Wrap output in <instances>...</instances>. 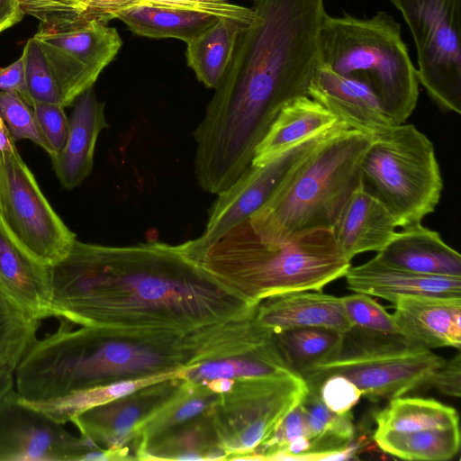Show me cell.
I'll return each mask as SVG.
<instances>
[{
  "label": "cell",
  "instance_id": "cell-40",
  "mask_svg": "<svg viewBox=\"0 0 461 461\" xmlns=\"http://www.w3.org/2000/svg\"><path fill=\"white\" fill-rule=\"evenodd\" d=\"M307 437L308 428L300 402L281 420L275 431L261 443L247 460H283L290 444Z\"/></svg>",
  "mask_w": 461,
  "mask_h": 461
},
{
  "label": "cell",
  "instance_id": "cell-27",
  "mask_svg": "<svg viewBox=\"0 0 461 461\" xmlns=\"http://www.w3.org/2000/svg\"><path fill=\"white\" fill-rule=\"evenodd\" d=\"M289 374L294 373L281 360L268 334V339L260 344L203 361L182 370L181 376L193 383H207Z\"/></svg>",
  "mask_w": 461,
  "mask_h": 461
},
{
  "label": "cell",
  "instance_id": "cell-23",
  "mask_svg": "<svg viewBox=\"0 0 461 461\" xmlns=\"http://www.w3.org/2000/svg\"><path fill=\"white\" fill-rule=\"evenodd\" d=\"M393 267L420 275L461 277V256L440 234L421 223L396 231L375 256Z\"/></svg>",
  "mask_w": 461,
  "mask_h": 461
},
{
  "label": "cell",
  "instance_id": "cell-11",
  "mask_svg": "<svg viewBox=\"0 0 461 461\" xmlns=\"http://www.w3.org/2000/svg\"><path fill=\"white\" fill-rule=\"evenodd\" d=\"M0 215L15 239L45 266L64 258L76 240L17 149L0 150Z\"/></svg>",
  "mask_w": 461,
  "mask_h": 461
},
{
  "label": "cell",
  "instance_id": "cell-29",
  "mask_svg": "<svg viewBox=\"0 0 461 461\" xmlns=\"http://www.w3.org/2000/svg\"><path fill=\"white\" fill-rule=\"evenodd\" d=\"M244 26L232 20L218 18L186 43L187 64L206 87L216 89L221 82Z\"/></svg>",
  "mask_w": 461,
  "mask_h": 461
},
{
  "label": "cell",
  "instance_id": "cell-9",
  "mask_svg": "<svg viewBox=\"0 0 461 461\" xmlns=\"http://www.w3.org/2000/svg\"><path fill=\"white\" fill-rule=\"evenodd\" d=\"M308 390L298 375L231 379L211 410L228 460H247Z\"/></svg>",
  "mask_w": 461,
  "mask_h": 461
},
{
  "label": "cell",
  "instance_id": "cell-44",
  "mask_svg": "<svg viewBox=\"0 0 461 461\" xmlns=\"http://www.w3.org/2000/svg\"><path fill=\"white\" fill-rule=\"evenodd\" d=\"M12 91L17 92L32 106L26 88L23 54L14 63L0 68V92Z\"/></svg>",
  "mask_w": 461,
  "mask_h": 461
},
{
  "label": "cell",
  "instance_id": "cell-10",
  "mask_svg": "<svg viewBox=\"0 0 461 461\" xmlns=\"http://www.w3.org/2000/svg\"><path fill=\"white\" fill-rule=\"evenodd\" d=\"M414 41L419 83L443 110L461 113V0H391Z\"/></svg>",
  "mask_w": 461,
  "mask_h": 461
},
{
  "label": "cell",
  "instance_id": "cell-21",
  "mask_svg": "<svg viewBox=\"0 0 461 461\" xmlns=\"http://www.w3.org/2000/svg\"><path fill=\"white\" fill-rule=\"evenodd\" d=\"M344 277L354 293L390 302L402 296H461V277L420 275L386 264L376 257L351 267Z\"/></svg>",
  "mask_w": 461,
  "mask_h": 461
},
{
  "label": "cell",
  "instance_id": "cell-15",
  "mask_svg": "<svg viewBox=\"0 0 461 461\" xmlns=\"http://www.w3.org/2000/svg\"><path fill=\"white\" fill-rule=\"evenodd\" d=\"M326 131L294 145L262 166L250 165L229 188L218 194L209 212L204 232L181 244L185 253L190 258H195L255 213L269 199L294 162Z\"/></svg>",
  "mask_w": 461,
  "mask_h": 461
},
{
  "label": "cell",
  "instance_id": "cell-41",
  "mask_svg": "<svg viewBox=\"0 0 461 461\" xmlns=\"http://www.w3.org/2000/svg\"><path fill=\"white\" fill-rule=\"evenodd\" d=\"M38 124L50 146L54 158L64 149L68 134V118L65 107L52 104H33Z\"/></svg>",
  "mask_w": 461,
  "mask_h": 461
},
{
  "label": "cell",
  "instance_id": "cell-24",
  "mask_svg": "<svg viewBox=\"0 0 461 461\" xmlns=\"http://www.w3.org/2000/svg\"><path fill=\"white\" fill-rule=\"evenodd\" d=\"M339 121L308 95L291 99L280 109L256 147L251 165L267 163L294 145L326 131Z\"/></svg>",
  "mask_w": 461,
  "mask_h": 461
},
{
  "label": "cell",
  "instance_id": "cell-2",
  "mask_svg": "<svg viewBox=\"0 0 461 461\" xmlns=\"http://www.w3.org/2000/svg\"><path fill=\"white\" fill-rule=\"evenodd\" d=\"M49 272L53 317L86 327L185 332L240 318L253 306L180 244L118 247L76 240Z\"/></svg>",
  "mask_w": 461,
  "mask_h": 461
},
{
  "label": "cell",
  "instance_id": "cell-4",
  "mask_svg": "<svg viewBox=\"0 0 461 461\" xmlns=\"http://www.w3.org/2000/svg\"><path fill=\"white\" fill-rule=\"evenodd\" d=\"M192 259L251 304L288 292L320 291L344 277L350 267L332 230H314L274 241L258 235L249 219Z\"/></svg>",
  "mask_w": 461,
  "mask_h": 461
},
{
  "label": "cell",
  "instance_id": "cell-28",
  "mask_svg": "<svg viewBox=\"0 0 461 461\" xmlns=\"http://www.w3.org/2000/svg\"><path fill=\"white\" fill-rule=\"evenodd\" d=\"M219 17L196 11L135 5L117 12L113 19L121 20L135 34L189 42L211 26Z\"/></svg>",
  "mask_w": 461,
  "mask_h": 461
},
{
  "label": "cell",
  "instance_id": "cell-22",
  "mask_svg": "<svg viewBox=\"0 0 461 461\" xmlns=\"http://www.w3.org/2000/svg\"><path fill=\"white\" fill-rule=\"evenodd\" d=\"M396 227L389 210L360 182L332 231L341 251L350 261L359 253L380 251L392 240Z\"/></svg>",
  "mask_w": 461,
  "mask_h": 461
},
{
  "label": "cell",
  "instance_id": "cell-35",
  "mask_svg": "<svg viewBox=\"0 0 461 461\" xmlns=\"http://www.w3.org/2000/svg\"><path fill=\"white\" fill-rule=\"evenodd\" d=\"M180 372L97 386L77 391L57 399L31 404L41 410L58 422L65 424L71 422L76 416L90 408L125 395L151 383L176 376Z\"/></svg>",
  "mask_w": 461,
  "mask_h": 461
},
{
  "label": "cell",
  "instance_id": "cell-6",
  "mask_svg": "<svg viewBox=\"0 0 461 461\" xmlns=\"http://www.w3.org/2000/svg\"><path fill=\"white\" fill-rule=\"evenodd\" d=\"M318 64L366 84L395 124L404 123L417 105V69L400 24L386 12L370 18L326 14L319 32Z\"/></svg>",
  "mask_w": 461,
  "mask_h": 461
},
{
  "label": "cell",
  "instance_id": "cell-48",
  "mask_svg": "<svg viewBox=\"0 0 461 461\" xmlns=\"http://www.w3.org/2000/svg\"><path fill=\"white\" fill-rule=\"evenodd\" d=\"M256 1V0H255Z\"/></svg>",
  "mask_w": 461,
  "mask_h": 461
},
{
  "label": "cell",
  "instance_id": "cell-8",
  "mask_svg": "<svg viewBox=\"0 0 461 461\" xmlns=\"http://www.w3.org/2000/svg\"><path fill=\"white\" fill-rule=\"evenodd\" d=\"M444 361L431 349L404 337L370 335L351 328L344 333L343 348L337 357L312 366L301 377L307 387L318 391L326 377L339 375L355 384L362 396L377 402L429 384Z\"/></svg>",
  "mask_w": 461,
  "mask_h": 461
},
{
  "label": "cell",
  "instance_id": "cell-37",
  "mask_svg": "<svg viewBox=\"0 0 461 461\" xmlns=\"http://www.w3.org/2000/svg\"><path fill=\"white\" fill-rule=\"evenodd\" d=\"M340 299L353 329L370 335L406 338L393 315L370 295L355 293Z\"/></svg>",
  "mask_w": 461,
  "mask_h": 461
},
{
  "label": "cell",
  "instance_id": "cell-25",
  "mask_svg": "<svg viewBox=\"0 0 461 461\" xmlns=\"http://www.w3.org/2000/svg\"><path fill=\"white\" fill-rule=\"evenodd\" d=\"M138 460H228L211 411L140 441Z\"/></svg>",
  "mask_w": 461,
  "mask_h": 461
},
{
  "label": "cell",
  "instance_id": "cell-46",
  "mask_svg": "<svg viewBox=\"0 0 461 461\" xmlns=\"http://www.w3.org/2000/svg\"><path fill=\"white\" fill-rule=\"evenodd\" d=\"M13 389H14V371L0 363V401Z\"/></svg>",
  "mask_w": 461,
  "mask_h": 461
},
{
  "label": "cell",
  "instance_id": "cell-45",
  "mask_svg": "<svg viewBox=\"0 0 461 461\" xmlns=\"http://www.w3.org/2000/svg\"><path fill=\"white\" fill-rule=\"evenodd\" d=\"M23 16L19 0H0V33L21 22Z\"/></svg>",
  "mask_w": 461,
  "mask_h": 461
},
{
  "label": "cell",
  "instance_id": "cell-1",
  "mask_svg": "<svg viewBox=\"0 0 461 461\" xmlns=\"http://www.w3.org/2000/svg\"><path fill=\"white\" fill-rule=\"evenodd\" d=\"M230 66L194 131L199 185L218 194L251 165L280 109L308 95L325 0H256Z\"/></svg>",
  "mask_w": 461,
  "mask_h": 461
},
{
  "label": "cell",
  "instance_id": "cell-5",
  "mask_svg": "<svg viewBox=\"0 0 461 461\" xmlns=\"http://www.w3.org/2000/svg\"><path fill=\"white\" fill-rule=\"evenodd\" d=\"M374 138L339 121L294 162L249 218L255 232L285 241L314 230H333L360 184V164Z\"/></svg>",
  "mask_w": 461,
  "mask_h": 461
},
{
  "label": "cell",
  "instance_id": "cell-43",
  "mask_svg": "<svg viewBox=\"0 0 461 461\" xmlns=\"http://www.w3.org/2000/svg\"><path fill=\"white\" fill-rule=\"evenodd\" d=\"M429 384L445 395L459 398L461 395V355L457 353L432 375Z\"/></svg>",
  "mask_w": 461,
  "mask_h": 461
},
{
  "label": "cell",
  "instance_id": "cell-20",
  "mask_svg": "<svg viewBox=\"0 0 461 461\" xmlns=\"http://www.w3.org/2000/svg\"><path fill=\"white\" fill-rule=\"evenodd\" d=\"M107 127L104 103L97 99L93 87H90L74 102L68 118L66 145L59 155L51 158L64 188L73 189L89 176L98 135Z\"/></svg>",
  "mask_w": 461,
  "mask_h": 461
},
{
  "label": "cell",
  "instance_id": "cell-34",
  "mask_svg": "<svg viewBox=\"0 0 461 461\" xmlns=\"http://www.w3.org/2000/svg\"><path fill=\"white\" fill-rule=\"evenodd\" d=\"M88 20L107 23L114 14L135 5L180 8L209 14L249 25L255 18L253 8L230 3L229 0H90Z\"/></svg>",
  "mask_w": 461,
  "mask_h": 461
},
{
  "label": "cell",
  "instance_id": "cell-30",
  "mask_svg": "<svg viewBox=\"0 0 461 461\" xmlns=\"http://www.w3.org/2000/svg\"><path fill=\"white\" fill-rule=\"evenodd\" d=\"M269 339L286 367L300 376L312 366L337 357L344 345V333L307 327L269 334Z\"/></svg>",
  "mask_w": 461,
  "mask_h": 461
},
{
  "label": "cell",
  "instance_id": "cell-18",
  "mask_svg": "<svg viewBox=\"0 0 461 461\" xmlns=\"http://www.w3.org/2000/svg\"><path fill=\"white\" fill-rule=\"evenodd\" d=\"M0 287L32 317L41 321L53 316L49 267L15 239L1 215Z\"/></svg>",
  "mask_w": 461,
  "mask_h": 461
},
{
  "label": "cell",
  "instance_id": "cell-17",
  "mask_svg": "<svg viewBox=\"0 0 461 461\" xmlns=\"http://www.w3.org/2000/svg\"><path fill=\"white\" fill-rule=\"evenodd\" d=\"M253 317L267 333L320 327L346 333L352 326L340 297L320 291H294L275 294L254 303Z\"/></svg>",
  "mask_w": 461,
  "mask_h": 461
},
{
  "label": "cell",
  "instance_id": "cell-31",
  "mask_svg": "<svg viewBox=\"0 0 461 461\" xmlns=\"http://www.w3.org/2000/svg\"><path fill=\"white\" fill-rule=\"evenodd\" d=\"M378 431L414 432L459 427L453 407L434 399L396 397L375 415Z\"/></svg>",
  "mask_w": 461,
  "mask_h": 461
},
{
  "label": "cell",
  "instance_id": "cell-26",
  "mask_svg": "<svg viewBox=\"0 0 461 461\" xmlns=\"http://www.w3.org/2000/svg\"><path fill=\"white\" fill-rule=\"evenodd\" d=\"M308 428L311 447L305 460L348 459L353 456L355 428L350 411H330L313 388L300 402Z\"/></svg>",
  "mask_w": 461,
  "mask_h": 461
},
{
  "label": "cell",
  "instance_id": "cell-13",
  "mask_svg": "<svg viewBox=\"0 0 461 461\" xmlns=\"http://www.w3.org/2000/svg\"><path fill=\"white\" fill-rule=\"evenodd\" d=\"M62 425L13 389L0 401V461L115 460Z\"/></svg>",
  "mask_w": 461,
  "mask_h": 461
},
{
  "label": "cell",
  "instance_id": "cell-7",
  "mask_svg": "<svg viewBox=\"0 0 461 461\" xmlns=\"http://www.w3.org/2000/svg\"><path fill=\"white\" fill-rule=\"evenodd\" d=\"M361 184L402 229L421 223L439 203L443 179L433 143L413 124L375 136L360 164Z\"/></svg>",
  "mask_w": 461,
  "mask_h": 461
},
{
  "label": "cell",
  "instance_id": "cell-3",
  "mask_svg": "<svg viewBox=\"0 0 461 461\" xmlns=\"http://www.w3.org/2000/svg\"><path fill=\"white\" fill-rule=\"evenodd\" d=\"M36 340L14 371L30 403L128 380L173 374L206 359L212 325L191 331L86 327L69 321Z\"/></svg>",
  "mask_w": 461,
  "mask_h": 461
},
{
  "label": "cell",
  "instance_id": "cell-42",
  "mask_svg": "<svg viewBox=\"0 0 461 461\" xmlns=\"http://www.w3.org/2000/svg\"><path fill=\"white\" fill-rule=\"evenodd\" d=\"M318 393L321 402L339 414L350 411L362 397L357 386L339 375L326 377L320 384Z\"/></svg>",
  "mask_w": 461,
  "mask_h": 461
},
{
  "label": "cell",
  "instance_id": "cell-16",
  "mask_svg": "<svg viewBox=\"0 0 461 461\" xmlns=\"http://www.w3.org/2000/svg\"><path fill=\"white\" fill-rule=\"evenodd\" d=\"M308 96L351 128L380 135L396 125L384 113L373 90L364 82L317 64Z\"/></svg>",
  "mask_w": 461,
  "mask_h": 461
},
{
  "label": "cell",
  "instance_id": "cell-19",
  "mask_svg": "<svg viewBox=\"0 0 461 461\" xmlns=\"http://www.w3.org/2000/svg\"><path fill=\"white\" fill-rule=\"evenodd\" d=\"M393 314L402 334L424 348H461V296H402Z\"/></svg>",
  "mask_w": 461,
  "mask_h": 461
},
{
  "label": "cell",
  "instance_id": "cell-14",
  "mask_svg": "<svg viewBox=\"0 0 461 461\" xmlns=\"http://www.w3.org/2000/svg\"><path fill=\"white\" fill-rule=\"evenodd\" d=\"M181 372L90 408L71 422L83 438L111 452L115 460L136 459L139 429L175 396L184 383Z\"/></svg>",
  "mask_w": 461,
  "mask_h": 461
},
{
  "label": "cell",
  "instance_id": "cell-32",
  "mask_svg": "<svg viewBox=\"0 0 461 461\" xmlns=\"http://www.w3.org/2000/svg\"><path fill=\"white\" fill-rule=\"evenodd\" d=\"M374 440L384 452L402 459L445 461L457 454L460 431L459 427L414 432L375 430Z\"/></svg>",
  "mask_w": 461,
  "mask_h": 461
},
{
  "label": "cell",
  "instance_id": "cell-36",
  "mask_svg": "<svg viewBox=\"0 0 461 461\" xmlns=\"http://www.w3.org/2000/svg\"><path fill=\"white\" fill-rule=\"evenodd\" d=\"M40 321L19 307L0 287V363L15 371L37 340Z\"/></svg>",
  "mask_w": 461,
  "mask_h": 461
},
{
  "label": "cell",
  "instance_id": "cell-12",
  "mask_svg": "<svg viewBox=\"0 0 461 461\" xmlns=\"http://www.w3.org/2000/svg\"><path fill=\"white\" fill-rule=\"evenodd\" d=\"M33 38L56 79L64 107L93 87L122 45L115 28L96 20L40 23Z\"/></svg>",
  "mask_w": 461,
  "mask_h": 461
},
{
  "label": "cell",
  "instance_id": "cell-39",
  "mask_svg": "<svg viewBox=\"0 0 461 461\" xmlns=\"http://www.w3.org/2000/svg\"><path fill=\"white\" fill-rule=\"evenodd\" d=\"M0 116L14 142L29 140L53 156L32 107L17 92H0Z\"/></svg>",
  "mask_w": 461,
  "mask_h": 461
},
{
  "label": "cell",
  "instance_id": "cell-33",
  "mask_svg": "<svg viewBox=\"0 0 461 461\" xmlns=\"http://www.w3.org/2000/svg\"><path fill=\"white\" fill-rule=\"evenodd\" d=\"M219 393L213 382L193 383L184 379L175 396L139 429L137 446L142 440L208 413Z\"/></svg>",
  "mask_w": 461,
  "mask_h": 461
},
{
  "label": "cell",
  "instance_id": "cell-47",
  "mask_svg": "<svg viewBox=\"0 0 461 461\" xmlns=\"http://www.w3.org/2000/svg\"><path fill=\"white\" fill-rule=\"evenodd\" d=\"M15 149V143L12 140L5 122L0 116V150L8 151Z\"/></svg>",
  "mask_w": 461,
  "mask_h": 461
},
{
  "label": "cell",
  "instance_id": "cell-38",
  "mask_svg": "<svg viewBox=\"0 0 461 461\" xmlns=\"http://www.w3.org/2000/svg\"><path fill=\"white\" fill-rule=\"evenodd\" d=\"M23 56L26 88L32 107L33 104H52L63 106L56 79L39 43L33 37L26 42Z\"/></svg>",
  "mask_w": 461,
  "mask_h": 461
}]
</instances>
